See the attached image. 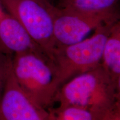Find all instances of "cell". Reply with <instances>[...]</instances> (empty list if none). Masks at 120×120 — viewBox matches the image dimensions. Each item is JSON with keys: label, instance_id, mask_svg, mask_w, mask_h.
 Returning <instances> with one entry per match:
<instances>
[{"label": "cell", "instance_id": "5b68a950", "mask_svg": "<svg viewBox=\"0 0 120 120\" xmlns=\"http://www.w3.org/2000/svg\"><path fill=\"white\" fill-rule=\"evenodd\" d=\"M119 19L118 10L107 12L86 13L56 7L53 20L54 49L82 41L99 27L118 21Z\"/></svg>", "mask_w": 120, "mask_h": 120}, {"label": "cell", "instance_id": "7c38bea8", "mask_svg": "<svg viewBox=\"0 0 120 120\" xmlns=\"http://www.w3.org/2000/svg\"><path fill=\"white\" fill-rule=\"evenodd\" d=\"M105 120H120V106L115 109Z\"/></svg>", "mask_w": 120, "mask_h": 120}, {"label": "cell", "instance_id": "6da1fadb", "mask_svg": "<svg viewBox=\"0 0 120 120\" xmlns=\"http://www.w3.org/2000/svg\"><path fill=\"white\" fill-rule=\"evenodd\" d=\"M120 87L100 64L74 76L60 87L54 102L109 114L120 106Z\"/></svg>", "mask_w": 120, "mask_h": 120}, {"label": "cell", "instance_id": "ba28073f", "mask_svg": "<svg viewBox=\"0 0 120 120\" xmlns=\"http://www.w3.org/2000/svg\"><path fill=\"white\" fill-rule=\"evenodd\" d=\"M101 65L113 81L120 87V22L112 27L102 55Z\"/></svg>", "mask_w": 120, "mask_h": 120}, {"label": "cell", "instance_id": "8992f818", "mask_svg": "<svg viewBox=\"0 0 120 120\" xmlns=\"http://www.w3.org/2000/svg\"><path fill=\"white\" fill-rule=\"evenodd\" d=\"M49 111L32 101L19 87L11 65L0 100V120H48Z\"/></svg>", "mask_w": 120, "mask_h": 120}, {"label": "cell", "instance_id": "3957f363", "mask_svg": "<svg viewBox=\"0 0 120 120\" xmlns=\"http://www.w3.org/2000/svg\"><path fill=\"white\" fill-rule=\"evenodd\" d=\"M116 22L99 27L91 36L82 41L53 49L51 60L56 69L61 86L74 76L101 64L105 43Z\"/></svg>", "mask_w": 120, "mask_h": 120}, {"label": "cell", "instance_id": "7a4b0ae2", "mask_svg": "<svg viewBox=\"0 0 120 120\" xmlns=\"http://www.w3.org/2000/svg\"><path fill=\"white\" fill-rule=\"evenodd\" d=\"M12 70L17 83L36 103L49 109L61 86L53 62L44 52L13 55Z\"/></svg>", "mask_w": 120, "mask_h": 120}, {"label": "cell", "instance_id": "5bb4252c", "mask_svg": "<svg viewBox=\"0 0 120 120\" xmlns=\"http://www.w3.org/2000/svg\"><path fill=\"white\" fill-rule=\"evenodd\" d=\"M49 1H50V2H52V1H54V0H49Z\"/></svg>", "mask_w": 120, "mask_h": 120}, {"label": "cell", "instance_id": "52a82bcc", "mask_svg": "<svg viewBox=\"0 0 120 120\" xmlns=\"http://www.w3.org/2000/svg\"><path fill=\"white\" fill-rule=\"evenodd\" d=\"M0 51L11 56L31 51L45 53L19 21L4 12L0 16Z\"/></svg>", "mask_w": 120, "mask_h": 120}, {"label": "cell", "instance_id": "8fae6325", "mask_svg": "<svg viewBox=\"0 0 120 120\" xmlns=\"http://www.w3.org/2000/svg\"><path fill=\"white\" fill-rule=\"evenodd\" d=\"M12 57V56L6 55L0 51V100L7 72L11 65Z\"/></svg>", "mask_w": 120, "mask_h": 120}, {"label": "cell", "instance_id": "4fadbf2b", "mask_svg": "<svg viewBox=\"0 0 120 120\" xmlns=\"http://www.w3.org/2000/svg\"><path fill=\"white\" fill-rule=\"evenodd\" d=\"M4 12V11H3L2 7H1V3H0V16H1V15L3 14V13Z\"/></svg>", "mask_w": 120, "mask_h": 120}, {"label": "cell", "instance_id": "277c9868", "mask_svg": "<svg viewBox=\"0 0 120 120\" xmlns=\"http://www.w3.org/2000/svg\"><path fill=\"white\" fill-rule=\"evenodd\" d=\"M51 59L55 48L53 20L56 6L49 0H0Z\"/></svg>", "mask_w": 120, "mask_h": 120}, {"label": "cell", "instance_id": "30bf717a", "mask_svg": "<svg viewBox=\"0 0 120 120\" xmlns=\"http://www.w3.org/2000/svg\"><path fill=\"white\" fill-rule=\"evenodd\" d=\"M48 120H105L109 114H105L75 106L49 109Z\"/></svg>", "mask_w": 120, "mask_h": 120}, {"label": "cell", "instance_id": "9c48e42d", "mask_svg": "<svg viewBox=\"0 0 120 120\" xmlns=\"http://www.w3.org/2000/svg\"><path fill=\"white\" fill-rule=\"evenodd\" d=\"M119 0H59L57 7L81 12L102 13L118 10Z\"/></svg>", "mask_w": 120, "mask_h": 120}]
</instances>
